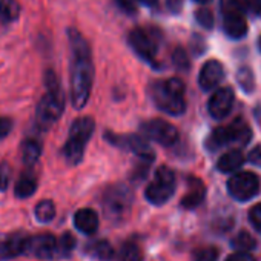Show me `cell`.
<instances>
[{"label":"cell","instance_id":"cell-1","mask_svg":"<svg viewBox=\"0 0 261 261\" xmlns=\"http://www.w3.org/2000/svg\"><path fill=\"white\" fill-rule=\"evenodd\" d=\"M69 43H71V100L74 108L82 109L89 98L92 79H94V66L91 59V49L83 36L77 30L68 31Z\"/></svg>","mask_w":261,"mask_h":261},{"label":"cell","instance_id":"cell-2","mask_svg":"<svg viewBox=\"0 0 261 261\" xmlns=\"http://www.w3.org/2000/svg\"><path fill=\"white\" fill-rule=\"evenodd\" d=\"M45 83H46V94L42 97L36 114V123L42 130L49 129L60 118L65 108V97L60 83L53 71L46 72Z\"/></svg>","mask_w":261,"mask_h":261},{"label":"cell","instance_id":"cell-3","mask_svg":"<svg viewBox=\"0 0 261 261\" xmlns=\"http://www.w3.org/2000/svg\"><path fill=\"white\" fill-rule=\"evenodd\" d=\"M151 95L159 109L171 115H180L186 109L185 83L180 79L159 80L151 86Z\"/></svg>","mask_w":261,"mask_h":261},{"label":"cell","instance_id":"cell-4","mask_svg":"<svg viewBox=\"0 0 261 261\" xmlns=\"http://www.w3.org/2000/svg\"><path fill=\"white\" fill-rule=\"evenodd\" d=\"M92 133H94V120L91 117H80L72 123L68 140L63 146V155L68 163L71 165L80 163L85 154V146L89 142Z\"/></svg>","mask_w":261,"mask_h":261},{"label":"cell","instance_id":"cell-5","mask_svg":"<svg viewBox=\"0 0 261 261\" xmlns=\"http://www.w3.org/2000/svg\"><path fill=\"white\" fill-rule=\"evenodd\" d=\"M250 137H252V130H250L249 124L241 117H238L230 124L220 126V127L214 129L206 142V146L211 151H217L227 145L244 146L250 142Z\"/></svg>","mask_w":261,"mask_h":261},{"label":"cell","instance_id":"cell-6","mask_svg":"<svg viewBox=\"0 0 261 261\" xmlns=\"http://www.w3.org/2000/svg\"><path fill=\"white\" fill-rule=\"evenodd\" d=\"M133 204V192L126 186H111L103 195V209L108 218L123 220Z\"/></svg>","mask_w":261,"mask_h":261},{"label":"cell","instance_id":"cell-7","mask_svg":"<svg viewBox=\"0 0 261 261\" xmlns=\"http://www.w3.org/2000/svg\"><path fill=\"white\" fill-rule=\"evenodd\" d=\"M175 192V175L174 172L162 166L157 169L154 180L149 183L148 189H146V198L149 203L152 204H163L166 203Z\"/></svg>","mask_w":261,"mask_h":261},{"label":"cell","instance_id":"cell-8","mask_svg":"<svg viewBox=\"0 0 261 261\" xmlns=\"http://www.w3.org/2000/svg\"><path fill=\"white\" fill-rule=\"evenodd\" d=\"M142 130L148 139L165 146L174 145L178 139V130L174 127V124L162 118H152V120L145 121L142 124Z\"/></svg>","mask_w":261,"mask_h":261},{"label":"cell","instance_id":"cell-9","mask_svg":"<svg viewBox=\"0 0 261 261\" xmlns=\"http://www.w3.org/2000/svg\"><path fill=\"white\" fill-rule=\"evenodd\" d=\"M259 189V181L255 174L252 172H240L235 174L227 181V191L229 194L238 200V201H247L250 200Z\"/></svg>","mask_w":261,"mask_h":261},{"label":"cell","instance_id":"cell-10","mask_svg":"<svg viewBox=\"0 0 261 261\" xmlns=\"http://www.w3.org/2000/svg\"><path fill=\"white\" fill-rule=\"evenodd\" d=\"M106 139L114 143L115 146L120 148H126L129 151H133L140 160H143L145 163H151L154 159V152L151 149V146L148 145V142L143 137L139 136H114V134H106Z\"/></svg>","mask_w":261,"mask_h":261},{"label":"cell","instance_id":"cell-11","mask_svg":"<svg viewBox=\"0 0 261 261\" xmlns=\"http://www.w3.org/2000/svg\"><path fill=\"white\" fill-rule=\"evenodd\" d=\"M129 45L133 46V49L146 62H154L155 54H157V45L152 39L151 34H148L142 28H136L130 31L129 34Z\"/></svg>","mask_w":261,"mask_h":261},{"label":"cell","instance_id":"cell-12","mask_svg":"<svg viewBox=\"0 0 261 261\" xmlns=\"http://www.w3.org/2000/svg\"><path fill=\"white\" fill-rule=\"evenodd\" d=\"M57 252H59V241L49 233L28 238L27 253H33L34 256L42 259H51L53 256H56Z\"/></svg>","mask_w":261,"mask_h":261},{"label":"cell","instance_id":"cell-13","mask_svg":"<svg viewBox=\"0 0 261 261\" xmlns=\"http://www.w3.org/2000/svg\"><path fill=\"white\" fill-rule=\"evenodd\" d=\"M232 106H233V91L230 88L217 89L207 103L209 114L217 120L224 118L230 112Z\"/></svg>","mask_w":261,"mask_h":261},{"label":"cell","instance_id":"cell-14","mask_svg":"<svg viewBox=\"0 0 261 261\" xmlns=\"http://www.w3.org/2000/svg\"><path fill=\"white\" fill-rule=\"evenodd\" d=\"M224 79V68L218 60H209L203 65L198 77V83L204 91L215 88Z\"/></svg>","mask_w":261,"mask_h":261},{"label":"cell","instance_id":"cell-15","mask_svg":"<svg viewBox=\"0 0 261 261\" xmlns=\"http://www.w3.org/2000/svg\"><path fill=\"white\" fill-rule=\"evenodd\" d=\"M28 237L22 233H13L5 241L0 243V261L17 256L20 253H27Z\"/></svg>","mask_w":261,"mask_h":261},{"label":"cell","instance_id":"cell-16","mask_svg":"<svg viewBox=\"0 0 261 261\" xmlns=\"http://www.w3.org/2000/svg\"><path fill=\"white\" fill-rule=\"evenodd\" d=\"M204 195H206L204 183L200 178L189 177L188 178V192L181 198V206L186 207V209H194V207H197L198 204L203 203Z\"/></svg>","mask_w":261,"mask_h":261},{"label":"cell","instance_id":"cell-17","mask_svg":"<svg viewBox=\"0 0 261 261\" xmlns=\"http://www.w3.org/2000/svg\"><path fill=\"white\" fill-rule=\"evenodd\" d=\"M74 224L83 233H94L98 229V215L92 209H80L74 215Z\"/></svg>","mask_w":261,"mask_h":261},{"label":"cell","instance_id":"cell-18","mask_svg":"<svg viewBox=\"0 0 261 261\" xmlns=\"http://www.w3.org/2000/svg\"><path fill=\"white\" fill-rule=\"evenodd\" d=\"M223 28L230 39H243L247 33V23L243 16H224Z\"/></svg>","mask_w":261,"mask_h":261},{"label":"cell","instance_id":"cell-19","mask_svg":"<svg viewBox=\"0 0 261 261\" xmlns=\"http://www.w3.org/2000/svg\"><path fill=\"white\" fill-rule=\"evenodd\" d=\"M37 191V178L33 172H23L14 186V194L17 198H28Z\"/></svg>","mask_w":261,"mask_h":261},{"label":"cell","instance_id":"cell-20","mask_svg":"<svg viewBox=\"0 0 261 261\" xmlns=\"http://www.w3.org/2000/svg\"><path fill=\"white\" fill-rule=\"evenodd\" d=\"M243 163H244V155L241 154V151L233 149V151H229V152H226L224 155L220 157V160L217 163V168H218V171L227 174V172H233L238 168H241Z\"/></svg>","mask_w":261,"mask_h":261},{"label":"cell","instance_id":"cell-21","mask_svg":"<svg viewBox=\"0 0 261 261\" xmlns=\"http://www.w3.org/2000/svg\"><path fill=\"white\" fill-rule=\"evenodd\" d=\"M42 154V145L40 142L30 139L22 145V159L27 166H33Z\"/></svg>","mask_w":261,"mask_h":261},{"label":"cell","instance_id":"cell-22","mask_svg":"<svg viewBox=\"0 0 261 261\" xmlns=\"http://www.w3.org/2000/svg\"><path fill=\"white\" fill-rule=\"evenodd\" d=\"M86 252H88L91 256H94V258H97V259H101V261H108V259H111L112 255H114L112 246H111L108 241H105V240H98V241L91 243V244L88 246Z\"/></svg>","mask_w":261,"mask_h":261},{"label":"cell","instance_id":"cell-23","mask_svg":"<svg viewBox=\"0 0 261 261\" xmlns=\"http://www.w3.org/2000/svg\"><path fill=\"white\" fill-rule=\"evenodd\" d=\"M224 16H243L249 11V0H220Z\"/></svg>","mask_w":261,"mask_h":261},{"label":"cell","instance_id":"cell-24","mask_svg":"<svg viewBox=\"0 0 261 261\" xmlns=\"http://www.w3.org/2000/svg\"><path fill=\"white\" fill-rule=\"evenodd\" d=\"M20 14L17 0H0V19L4 22H14Z\"/></svg>","mask_w":261,"mask_h":261},{"label":"cell","instance_id":"cell-25","mask_svg":"<svg viewBox=\"0 0 261 261\" xmlns=\"http://www.w3.org/2000/svg\"><path fill=\"white\" fill-rule=\"evenodd\" d=\"M120 261H142L143 259V252L140 246L134 241H127L121 246L120 253H118Z\"/></svg>","mask_w":261,"mask_h":261},{"label":"cell","instance_id":"cell-26","mask_svg":"<svg viewBox=\"0 0 261 261\" xmlns=\"http://www.w3.org/2000/svg\"><path fill=\"white\" fill-rule=\"evenodd\" d=\"M56 217V206L51 200H43L36 206V218L40 223H49Z\"/></svg>","mask_w":261,"mask_h":261},{"label":"cell","instance_id":"cell-27","mask_svg":"<svg viewBox=\"0 0 261 261\" xmlns=\"http://www.w3.org/2000/svg\"><path fill=\"white\" fill-rule=\"evenodd\" d=\"M230 243H232V247L238 249L240 252L252 250V249H255V246H256L255 238H253L249 232H244V230H241L238 235H235V238H232Z\"/></svg>","mask_w":261,"mask_h":261},{"label":"cell","instance_id":"cell-28","mask_svg":"<svg viewBox=\"0 0 261 261\" xmlns=\"http://www.w3.org/2000/svg\"><path fill=\"white\" fill-rule=\"evenodd\" d=\"M218 255H220V252L214 246L201 247V249L194 252V261H217Z\"/></svg>","mask_w":261,"mask_h":261},{"label":"cell","instance_id":"cell-29","mask_svg":"<svg viewBox=\"0 0 261 261\" xmlns=\"http://www.w3.org/2000/svg\"><path fill=\"white\" fill-rule=\"evenodd\" d=\"M238 82L241 85V88L247 92H252L253 91V86H255V80H253V74L249 68H241L238 71Z\"/></svg>","mask_w":261,"mask_h":261},{"label":"cell","instance_id":"cell-30","mask_svg":"<svg viewBox=\"0 0 261 261\" xmlns=\"http://www.w3.org/2000/svg\"><path fill=\"white\" fill-rule=\"evenodd\" d=\"M195 19H197L198 25H201L204 30H211L214 27V16H212L211 10H207V8H200L195 13Z\"/></svg>","mask_w":261,"mask_h":261},{"label":"cell","instance_id":"cell-31","mask_svg":"<svg viewBox=\"0 0 261 261\" xmlns=\"http://www.w3.org/2000/svg\"><path fill=\"white\" fill-rule=\"evenodd\" d=\"M74 247H75V238H74L69 232L63 233V237H62L60 241H59V253H62V255H69V253L74 250Z\"/></svg>","mask_w":261,"mask_h":261},{"label":"cell","instance_id":"cell-32","mask_svg":"<svg viewBox=\"0 0 261 261\" xmlns=\"http://www.w3.org/2000/svg\"><path fill=\"white\" fill-rule=\"evenodd\" d=\"M11 180V166L8 163H0V192L8 189Z\"/></svg>","mask_w":261,"mask_h":261},{"label":"cell","instance_id":"cell-33","mask_svg":"<svg viewBox=\"0 0 261 261\" xmlns=\"http://www.w3.org/2000/svg\"><path fill=\"white\" fill-rule=\"evenodd\" d=\"M174 65H175L178 69H181V71H185V69H188V68H189L188 56H186V53H185L181 48H178V49L174 53Z\"/></svg>","mask_w":261,"mask_h":261},{"label":"cell","instance_id":"cell-34","mask_svg":"<svg viewBox=\"0 0 261 261\" xmlns=\"http://www.w3.org/2000/svg\"><path fill=\"white\" fill-rule=\"evenodd\" d=\"M249 218H250L252 226H253L258 232H261V203L256 204V206H253V207L250 209Z\"/></svg>","mask_w":261,"mask_h":261},{"label":"cell","instance_id":"cell-35","mask_svg":"<svg viewBox=\"0 0 261 261\" xmlns=\"http://www.w3.org/2000/svg\"><path fill=\"white\" fill-rule=\"evenodd\" d=\"M118 8L126 13V14H136L137 13V7H136V2L134 0H115Z\"/></svg>","mask_w":261,"mask_h":261},{"label":"cell","instance_id":"cell-36","mask_svg":"<svg viewBox=\"0 0 261 261\" xmlns=\"http://www.w3.org/2000/svg\"><path fill=\"white\" fill-rule=\"evenodd\" d=\"M13 129V121L11 118L7 117H0V140H4L5 137H8V134Z\"/></svg>","mask_w":261,"mask_h":261},{"label":"cell","instance_id":"cell-37","mask_svg":"<svg viewBox=\"0 0 261 261\" xmlns=\"http://www.w3.org/2000/svg\"><path fill=\"white\" fill-rule=\"evenodd\" d=\"M247 159H249V162H250L252 165L261 166V145L256 146V148H253V149L250 151V154H249Z\"/></svg>","mask_w":261,"mask_h":261},{"label":"cell","instance_id":"cell-38","mask_svg":"<svg viewBox=\"0 0 261 261\" xmlns=\"http://www.w3.org/2000/svg\"><path fill=\"white\" fill-rule=\"evenodd\" d=\"M226 261H255L247 252H237L233 255H230Z\"/></svg>","mask_w":261,"mask_h":261},{"label":"cell","instance_id":"cell-39","mask_svg":"<svg viewBox=\"0 0 261 261\" xmlns=\"http://www.w3.org/2000/svg\"><path fill=\"white\" fill-rule=\"evenodd\" d=\"M249 11L253 16H261V0H249Z\"/></svg>","mask_w":261,"mask_h":261},{"label":"cell","instance_id":"cell-40","mask_svg":"<svg viewBox=\"0 0 261 261\" xmlns=\"http://www.w3.org/2000/svg\"><path fill=\"white\" fill-rule=\"evenodd\" d=\"M183 2H185V0H166L168 8H169L172 13H178V11L183 8Z\"/></svg>","mask_w":261,"mask_h":261},{"label":"cell","instance_id":"cell-41","mask_svg":"<svg viewBox=\"0 0 261 261\" xmlns=\"http://www.w3.org/2000/svg\"><path fill=\"white\" fill-rule=\"evenodd\" d=\"M139 2H142L143 5H148V7H154L157 4V0H139Z\"/></svg>","mask_w":261,"mask_h":261},{"label":"cell","instance_id":"cell-42","mask_svg":"<svg viewBox=\"0 0 261 261\" xmlns=\"http://www.w3.org/2000/svg\"><path fill=\"white\" fill-rule=\"evenodd\" d=\"M195 2H200V4H207L209 0H195Z\"/></svg>","mask_w":261,"mask_h":261},{"label":"cell","instance_id":"cell-43","mask_svg":"<svg viewBox=\"0 0 261 261\" xmlns=\"http://www.w3.org/2000/svg\"><path fill=\"white\" fill-rule=\"evenodd\" d=\"M258 45H259V49H261V37H259V42H258Z\"/></svg>","mask_w":261,"mask_h":261}]
</instances>
